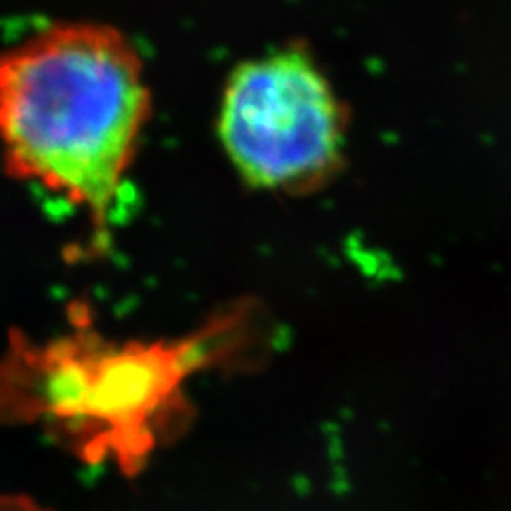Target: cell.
<instances>
[{"instance_id": "cell-1", "label": "cell", "mask_w": 511, "mask_h": 511, "mask_svg": "<svg viewBox=\"0 0 511 511\" xmlns=\"http://www.w3.org/2000/svg\"><path fill=\"white\" fill-rule=\"evenodd\" d=\"M247 311H227L170 341H114L78 316L48 341L11 337L0 360V423L38 424L82 460L137 473L186 428V383L233 360Z\"/></svg>"}, {"instance_id": "cell-4", "label": "cell", "mask_w": 511, "mask_h": 511, "mask_svg": "<svg viewBox=\"0 0 511 511\" xmlns=\"http://www.w3.org/2000/svg\"><path fill=\"white\" fill-rule=\"evenodd\" d=\"M0 511H51L33 498L21 495H0Z\"/></svg>"}, {"instance_id": "cell-3", "label": "cell", "mask_w": 511, "mask_h": 511, "mask_svg": "<svg viewBox=\"0 0 511 511\" xmlns=\"http://www.w3.org/2000/svg\"><path fill=\"white\" fill-rule=\"evenodd\" d=\"M346 121L345 105L322 68L294 46L231 72L218 135L250 186L301 195L337 176Z\"/></svg>"}, {"instance_id": "cell-2", "label": "cell", "mask_w": 511, "mask_h": 511, "mask_svg": "<svg viewBox=\"0 0 511 511\" xmlns=\"http://www.w3.org/2000/svg\"><path fill=\"white\" fill-rule=\"evenodd\" d=\"M150 105L143 61L120 31L51 25L0 53L6 172L86 210L105 241Z\"/></svg>"}]
</instances>
